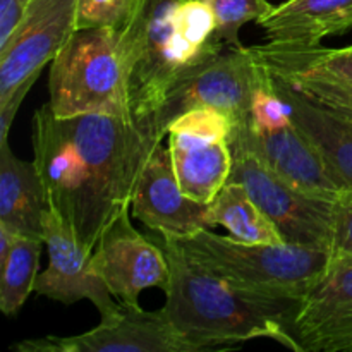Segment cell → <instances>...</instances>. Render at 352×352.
Masks as SVG:
<instances>
[{
    "mask_svg": "<svg viewBox=\"0 0 352 352\" xmlns=\"http://www.w3.org/2000/svg\"><path fill=\"white\" fill-rule=\"evenodd\" d=\"M229 141L232 172L229 182L243 184L261 212L272 220L285 243L332 251L336 230V199L311 196L289 184L253 150Z\"/></svg>",
    "mask_w": 352,
    "mask_h": 352,
    "instance_id": "52a82bcc",
    "label": "cell"
},
{
    "mask_svg": "<svg viewBox=\"0 0 352 352\" xmlns=\"http://www.w3.org/2000/svg\"><path fill=\"white\" fill-rule=\"evenodd\" d=\"M162 239L170 267L164 313L189 351L232 347L261 337L296 351L291 327L298 302L237 291L191 263L168 237Z\"/></svg>",
    "mask_w": 352,
    "mask_h": 352,
    "instance_id": "3957f363",
    "label": "cell"
},
{
    "mask_svg": "<svg viewBox=\"0 0 352 352\" xmlns=\"http://www.w3.org/2000/svg\"><path fill=\"white\" fill-rule=\"evenodd\" d=\"M129 208L122 210L100 234L91 254V267L113 298L140 302V294L146 289L167 291L170 267L164 248H158L134 229Z\"/></svg>",
    "mask_w": 352,
    "mask_h": 352,
    "instance_id": "30bf717a",
    "label": "cell"
},
{
    "mask_svg": "<svg viewBox=\"0 0 352 352\" xmlns=\"http://www.w3.org/2000/svg\"><path fill=\"white\" fill-rule=\"evenodd\" d=\"M30 0H0V45L6 43L19 24Z\"/></svg>",
    "mask_w": 352,
    "mask_h": 352,
    "instance_id": "4316f807",
    "label": "cell"
},
{
    "mask_svg": "<svg viewBox=\"0 0 352 352\" xmlns=\"http://www.w3.org/2000/svg\"><path fill=\"white\" fill-rule=\"evenodd\" d=\"M256 60L272 74L287 81L302 78L352 82V45L329 48L322 43H272L250 47Z\"/></svg>",
    "mask_w": 352,
    "mask_h": 352,
    "instance_id": "d6986e66",
    "label": "cell"
},
{
    "mask_svg": "<svg viewBox=\"0 0 352 352\" xmlns=\"http://www.w3.org/2000/svg\"><path fill=\"white\" fill-rule=\"evenodd\" d=\"M275 91L287 105L291 119L323 155L327 164L352 191V116L311 98L292 82L272 74Z\"/></svg>",
    "mask_w": 352,
    "mask_h": 352,
    "instance_id": "9a60e30c",
    "label": "cell"
},
{
    "mask_svg": "<svg viewBox=\"0 0 352 352\" xmlns=\"http://www.w3.org/2000/svg\"><path fill=\"white\" fill-rule=\"evenodd\" d=\"M120 33L131 119L148 126L165 100L227 47L205 0H138Z\"/></svg>",
    "mask_w": 352,
    "mask_h": 352,
    "instance_id": "7a4b0ae2",
    "label": "cell"
},
{
    "mask_svg": "<svg viewBox=\"0 0 352 352\" xmlns=\"http://www.w3.org/2000/svg\"><path fill=\"white\" fill-rule=\"evenodd\" d=\"M78 0H30L9 40L0 45V141L41 69L50 64L76 28Z\"/></svg>",
    "mask_w": 352,
    "mask_h": 352,
    "instance_id": "8992f818",
    "label": "cell"
},
{
    "mask_svg": "<svg viewBox=\"0 0 352 352\" xmlns=\"http://www.w3.org/2000/svg\"><path fill=\"white\" fill-rule=\"evenodd\" d=\"M138 0H78L76 28L122 30L136 9Z\"/></svg>",
    "mask_w": 352,
    "mask_h": 352,
    "instance_id": "cb8c5ba5",
    "label": "cell"
},
{
    "mask_svg": "<svg viewBox=\"0 0 352 352\" xmlns=\"http://www.w3.org/2000/svg\"><path fill=\"white\" fill-rule=\"evenodd\" d=\"M168 148L181 191L195 201L210 205L232 172L229 141L168 133Z\"/></svg>",
    "mask_w": 352,
    "mask_h": 352,
    "instance_id": "ac0fdd59",
    "label": "cell"
},
{
    "mask_svg": "<svg viewBox=\"0 0 352 352\" xmlns=\"http://www.w3.org/2000/svg\"><path fill=\"white\" fill-rule=\"evenodd\" d=\"M287 81V79H285ZM298 89L305 91L311 98L325 103V105L339 109L352 116V82L337 81V79H320V78H302L289 81Z\"/></svg>",
    "mask_w": 352,
    "mask_h": 352,
    "instance_id": "d4e9b609",
    "label": "cell"
},
{
    "mask_svg": "<svg viewBox=\"0 0 352 352\" xmlns=\"http://www.w3.org/2000/svg\"><path fill=\"white\" fill-rule=\"evenodd\" d=\"M272 43H322L352 28V0H287L258 21Z\"/></svg>",
    "mask_w": 352,
    "mask_h": 352,
    "instance_id": "e0dca14e",
    "label": "cell"
},
{
    "mask_svg": "<svg viewBox=\"0 0 352 352\" xmlns=\"http://www.w3.org/2000/svg\"><path fill=\"white\" fill-rule=\"evenodd\" d=\"M43 241L48 267L38 274L34 292L64 305L88 299L100 311V318L117 311L119 302L91 267V251L76 239L74 232L52 208L43 217Z\"/></svg>",
    "mask_w": 352,
    "mask_h": 352,
    "instance_id": "4fadbf2b",
    "label": "cell"
},
{
    "mask_svg": "<svg viewBox=\"0 0 352 352\" xmlns=\"http://www.w3.org/2000/svg\"><path fill=\"white\" fill-rule=\"evenodd\" d=\"M291 333L296 352H352V254L332 253L298 302Z\"/></svg>",
    "mask_w": 352,
    "mask_h": 352,
    "instance_id": "8fae6325",
    "label": "cell"
},
{
    "mask_svg": "<svg viewBox=\"0 0 352 352\" xmlns=\"http://www.w3.org/2000/svg\"><path fill=\"white\" fill-rule=\"evenodd\" d=\"M43 244V239L16 234L9 253L0 260V309L6 316H16L34 291Z\"/></svg>",
    "mask_w": 352,
    "mask_h": 352,
    "instance_id": "44dd1931",
    "label": "cell"
},
{
    "mask_svg": "<svg viewBox=\"0 0 352 352\" xmlns=\"http://www.w3.org/2000/svg\"><path fill=\"white\" fill-rule=\"evenodd\" d=\"M230 131H232V122L229 117L212 107L189 110L172 120L168 126V133L184 134L198 140H227Z\"/></svg>",
    "mask_w": 352,
    "mask_h": 352,
    "instance_id": "603a6c76",
    "label": "cell"
},
{
    "mask_svg": "<svg viewBox=\"0 0 352 352\" xmlns=\"http://www.w3.org/2000/svg\"><path fill=\"white\" fill-rule=\"evenodd\" d=\"M23 352H191L164 309L144 311L140 302L119 301L112 315L81 336L45 337L12 346Z\"/></svg>",
    "mask_w": 352,
    "mask_h": 352,
    "instance_id": "9c48e42d",
    "label": "cell"
},
{
    "mask_svg": "<svg viewBox=\"0 0 352 352\" xmlns=\"http://www.w3.org/2000/svg\"><path fill=\"white\" fill-rule=\"evenodd\" d=\"M167 237V236H164ZM196 267L237 291L274 301L299 302L327 270L332 251L289 243H243L203 227L168 237Z\"/></svg>",
    "mask_w": 352,
    "mask_h": 352,
    "instance_id": "277c9868",
    "label": "cell"
},
{
    "mask_svg": "<svg viewBox=\"0 0 352 352\" xmlns=\"http://www.w3.org/2000/svg\"><path fill=\"white\" fill-rule=\"evenodd\" d=\"M31 141L48 205L93 253L103 229L131 206L164 138L148 124L103 113L57 117L45 103L33 116Z\"/></svg>",
    "mask_w": 352,
    "mask_h": 352,
    "instance_id": "6da1fadb",
    "label": "cell"
},
{
    "mask_svg": "<svg viewBox=\"0 0 352 352\" xmlns=\"http://www.w3.org/2000/svg\"><path fill=\"white\" fill-rule=\"evenodd\" d=\"M206 222L208 227H226L243 243H285L277 227L237 182H227L210 203Z\"/></svg>",
    "mask_w": 352,
    "mask_h": 352,
    "instance_id": "ffe728a7",
    "label": "cell"
},
{
    "mask_svg": "<svg viewBox=\"0 0 352 352\" xmlns=\"http://www.w3.org/2000/svg\"><path fill=\"white\" fill-rule=\"evenodd\" d=\"M263 74V65L250 47L222 52L165 100L151 119V127L165 138L172 120L201 107H212L226 113L232 127L250 124L254 95Z\"/></svg>",
    "mask_w": 352,
    "mask_h": 352,
    "instance_id": "ba28073f",
    "label": "cell"
},
{
    "mask_svg": "<svg viewBox=\"0 0 352 352\" xmlns=\"http://www.w3.org/2000/svg\"><path fill=\"white\" fill-rule=\"evenodd\" d=\"M48 91L57 117L103 113L133 120L120 30H76L50 62Z\"/></svg>",
    "mask_w": 352,
    "mask_h": 352,
    "instance_id": "5b68a950",
    "label": "cell"
},
{
    "mask_svg": "<svg viewBox=\"0 0 352 352\" xmlns=\"http://www.w3.org/2000/svg\"><path fill=\"white\" fill-rule=\"evenodd\" d=\"M133 215L148 229L167 237H182L208 227V205L181 191L168 144L155 148L141 170L131 201Z\"/></svg>",
    "mask_w": 352,
    "mask_h": 352,
    "instance_id": "5bb4252c",
    "label": "cell"
},
{
    "mask_svg": "<svg viewBox=\"0 0 352 352\" xmlns=\"http://www.w3.org/2000/svg\"><path fill=\"white\" fill-rule=\"evenodd\" d=\"M227 140L246 144L272 170L308 195L339 201L351 192L292 119L265 129L253 127L251 122L234 126Z\"/></svg>",
    "mask_w": 352,
    "mask_h": 352,
    "instance_id": "7c38bea8",
    "label": "cell"
},
{
    "mask_svg": "<svg viewBox=\"0 0 352 352\" xmlns=\"http://www.w3.org/2000/svg\"><path fill=\"white\" fill-rule=\"evenodd\" d=\"M213 10L217 23V34L227 47H243L239 40L241 28L246 23L263 19L274 10L268 0H205Z\"/></svg>",
    "mask_w": 352,
    "mask_h": 352,
    "instance_id": "7402d4cb",
    "label": "cell"
},
{
    "mask_svg": "<svg viewBox=\"0 0 352 352\" xmlns=\"http://www.w3.org/2000/svg\"><path fill=\"white\" fill-rule=\"evenodd\" d=\"M332 253L352 254V191L337 201Z\"/></svg>",
    "mask_w": 352,
    "mask_h": 352,
    "instance_id": "484cf974",
    "label": "cell"
},
{
    "mask_svg": "<svg viewBox=\"0 0 352 352\" xmlns=\"http://www.w3.org/2000/svg\"><path fill=\"white\" fill-rule=\"evenodd\" d=\"M50 208L34 162L14 155L0 141V226L17 236L43 239V217Z\"/></svg>",
    "mask_w": 352,
    "mask_h": 352,
    "instance_id": "2e32d148",
    "label": "cell"
}]
</instances>
